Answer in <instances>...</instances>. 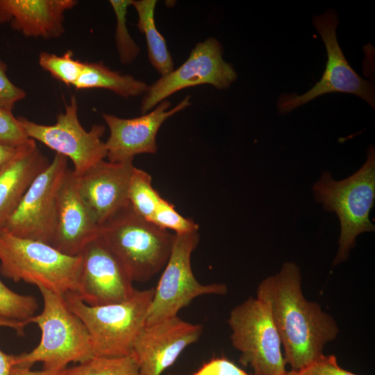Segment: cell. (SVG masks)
<instances>
[{
	"label": "cell",
	"instance_id": "6da1fadb",
	"mask_svg": "<svg viewBox=\"0 0 375 375\" xmlns=\"http://www.w3.org/2000/svg\"><path fill=\"white\" fill-rule=\"evenodd\" d=\"M256 293L269 308L292 370L301 371L317 360L325 344L337 338L339 328L333 317L304 297L296 263L285 262L259 284Z\"/></svg>",
	"mask_w": 375,
	"mask_h": 375
},
{
	"label": "cell",
	"instance_id": "7a4b0ae2",
	"mask_svg": "<svg viewBox=\"0 0 375 375\" xmlns=\"http://www.w3.org/2000/svg\"><path fill=\"white\" fill-rule=\"evenodd\" d=\"M315 201L323 209L335 212L340 221L338 250L333 267L347 260L361 233L374 232L369 212L375 199V149L369 145L362 167L348 178L335 180L330 172L322 171L312 186Z\"/></svg>",
	"mask_w": 375,
	"mask_h": 375
},
{
	"label": "cell",
	"instance_id": "3957f363",
	"mask_svg": "<svg viewBox=\"0 0 375 375\" xmlns=\"http://www.w3.org/2000/svg\"><path fill=\"white\" fill-rule=\"evenodd\" d=\"M38 288L43 298V310L27 322L40 328V342L31 351L15 355V366L31 368L41 362L43 369L60 372L70 362H82L93 357L88 331L69 309L64 296L42 286Z\"/></svg>",
	"mask_w": 375,
	"mask_h": 375
},
{
	"label": "cell",
	"instance_id": "277c9868",
	"mask_svg": "<svg viewBox=\"0 0 375 375\" xmlns=\"http://www.w3.org/2000/svg\"><path fill=\"white\" fill-rule=\"evenodd\" d=\"M99 237L117 257L133 281L145 283L162 269L174 235L128 206L100 226Z\"/></svg>",
	"mask_w": 375,
	"mask_h": 375
},
{
	"label": "cell",
	"instance_id": "5b68a950",
	"mask_svg": "<svg viewBox=\"0 0 375 375\" xmlns=\"http://www.w3.org/2000/svg\"><path fill=\"white\" fill-rule=\"evenodd\" d=\"M81 256L64 254L50 244L0 230V273L15 282L23 281L64 296L76 293Z\"/></svg>",
	"mask_w": 375,
	"mask_h": 375
},
{
	"label": "cell",
	"instance_id": "8992f818",
	"mask_svg": "<svg viewBox=\"0 0 375 375\" xmlns=\"http://www.w3.org/2000/svg\"><path fill=\"white\" fill-rule=\"evenodd\" d=\"M154 288L135 290L122 302L90 306L74 292L64 298L69 309L85 324L91 341L93 356L118 357L133 353V345L145 324Z\"/></svg>",
	"mask_w": 375,
	"mask_h": 375
},
{
	"label": "cell",
	"instance_id": "52a82bcc",
	"mask_svg": "<svg viewBox=\"0 0 375 375\" xmlns=\"http://www.w3.org/2000/svg\"><path fill=\"white\" fill-rule=\"evenodd\" d=\"M233 346L240 352L239 362L253 375H283L285 362L281 339L267 305L250 297L233 308L228 320Z\"/></svg>",
	"mask_w": 375,
	"mask_h": 375
},
{
	"label": "cell",
	"instance_id": "ba28073f",
	"mask_svg": "<svg viewBox=\"0 0 375 375\" xmlns=\"http://www.w3.org/2000/svg\"><path fill=\"white\" fill-rule=\"evenodd\" d=\"M199 241L198 231L174 235L172 250L158 285L154 288L144 325L177 316L181 308L188 306L197 297L227 294L226 284L203 285L194 276L191 268V256Z\"/></svg>",
	"mask_w": 375,
	"mask_h": 375
},
{
	"label": "cell",
	"instance_id": "9c48e42d",
	"mask_svg": "<svg viewBox=\"0 0 375 375\" xmlns=\"http://www.w3.org/2000/svg\"><path fill=\"white\" fill-rule=\"evenodd\" d=\"M312 25L319 33L326 49L327 62L322 78L302 94H283L277 101L279 114L285 115L314 99L331 92L356 95L375 108L374 83L360 76L346 60L339 45L336 30L339 23L337 12L330 9L315 16Z\"/></svg>",
	"mask_w": 375,
	"mask_h": 375
},
{
	"label": "cell",
	"instance_id": "30bf717a",
	"mask_svg": "<svg viewBox=\"0 0 375 375\" xmlns=\"http://www.w3.org/2000/svg\"><path fill=\"white\" fill-rule=\"evenodd\" d=\"M17 119L29 138L69 158L76 176L106 158V144L101 139L106 131L105 126L94 124L90 131L85 130L78 118L75 96L65 105V111L57 115L54 124H40L24 117Z\"/></svg>",
	"mask_w": 375,
	"mask_h": 375
},
{
	"label": "cell",
	"instance_id": "8fae6325",
	"mask_svg": "<svg viewBox=\"0 0 375 375\" xmlns=\"http://www.w3.org/2000/svg\"><path fill=\"white\" fill-rule=\"evenodd\" d=\"M68 158L56 153L33 181L2 228L22 238L50 244L53 235L59 193L69 169Z\"/></svg>",
	"mask_w": 375,
	"mask_h": 375
},
{
	"label": "cell",
	"instance_id": "7c38bea8",
	"mask_svg": "<svg viewBox=\"0 0 375 375\" xmlns=\"http://www.w3.org/2000/svg\"><path fill=\"white\" fill-rule=\"evenodd\" d=\"M222 56L223 47L215 38L197 43L178 68L149 85L141 101V113L146 114L160 102L184 88L202 84H209L219 90L228 88L237 79L238 74Z\"/></svg>",
	"mask_w": 375,
	"mask_h": 375
},
{
	"label": "cell",
	"instance_id": "4fadbf2b",
	"mask_svg": "<svg viewBox=\"0 0 375 375\" xmlns=\"http://www.w3.org/2000/svg\"><path fill=\"white\" fill-rule=\"evenodd\" d=\"M78 297L87 305L101 306L122 302L135 290L117 257L99 237L80 254Z\"/></svg>",
	"mask_w": 375,
	"mask_h": 375
},
{
	"label": "cell",
	"instance_id": "5bb4252c",
	"mask_svg": "<svg viewBox=\"0 0 375 375\" xmlns=\"http://www.w3.org/2000/svg\"><path fill=\"white\" fill-rule=\"evenodd\" d=\"M190 96H186L176 106L169 110V101L160 102L149 113L132 119H124L102 113L110 135L105 142L108 161L133 160L135 155L156 153V135L162 123L169 117L190 105Z\"/></svg>",
	"mask_w": 375,
	"mask_h": 375
},
{
	"label": "cell",
	"instance_id": "9a60e30c",
	"mask_svg": "<svg viewBox=\"0 0 375 375\" xmlns=\"http://www.w3.org/2000/svg\"><path fill=\"white\" fill-rule=\"evenodd\" d=\"M202 331V325L178 316L144 325L133 345L140 375H160L188 346L199 340Z\"/></svg>",
	"mask_w": 375,
	"mask_h": 375
},
{
	"label": "cell",
	"instance_id": "2e32d148",
	"mask_svg": "<svg viewBox=\"0 0 375 375\" xmlns=\"http://www.w3.org/2000/svg\"><path fill=\"white\" fill-rule=\"evenodd\" d=\"M134 167L133 160H103L76 176L79 194L99 226L129 205L128 191Z\"/></svg>",
	"mask_w": 375,
	"mask_h": 375
},
{
	"label": "cell",
	"instance_id": "e0dca14e",
	"mask_svg": "<svg viewBox=\"0 0 375 375\" xmlns=\"http://www.w3.org/2000/svg\"><path fill=\"white\" fill-rule=\"evenodd\" d=\"M99 233L100 226L79 194L76 176L69 169L59 193L56 225L49 244L64 254L76 256Z\"/></svg>",
	"mask_w": 375,
	"mask_h": 375
},
{
	"label": "cell",
	"instance_id": "ac0fdd59",
	"mask_svg": "<svg viewBox=\"0 0 375 375\" xmlns=\"http://www.w3.org/2000/svg\"><path fill=\"white\" fill-rule=\"evenodd\" d=\"M78 3L75 0H0V23L26 37L57 38L65 32L66 11Z\"/></svg>",
	"mask_w": 375,
	"mask_h": 375
},
{
	"label": "cell",
	"instance_id": "d6986e66",
	"mask_svg": "<svg viewBox=\"0 0 375 375\" xmlns=\"http://www.w3.org/2000/svg\"><path fill=\"white\" fill-rule=\"evenodd\" d=\"M35 141L18 147L0 171V230L15 212L35 178L49 165Z\"/></svg>",
	"mask_w": 375,
	"mask_h": 375
},
{
	"label": "cell",
	"instance_id": "ffe728a7",
	"mask_svg": "<svg viewBox=\"0 0 375 375\" xmlns=\"http://www.w3.org/2000/svg\"><path fill=\"white\" fill-rule=\"evenodd\" d=\"M74 87L77 90L106 89L122 97L129 98L144 94L149 85L130 74L113 71L101 62H86Z\"/></svg>",
	"mask_w": 375,
	"mask_h": 375
},
{
	"label": "cell",
	"instance_id": "44dd1931",
	"mask_svg": "<svg viewBox=\"0 0 375 375\" xmlns=\"http://www.w3.org/2000/svg\"><path fill=\"white\" fill-rule=\"evenodd\" d=\"M156 3V0H132L131 6L135 8L138 15L137 26L145 35L149 60L162 76L172 72L174 65L166 41L155 24Z\"/></svg>",
	"mask_w": 375,
	"mask_h": 375
},
{
	"label": "cell",
	"instance_id": "7402d4cb",
	"mask_svg": "<svg viewBox=\"0 0 375 375\" xmlns=\"http://www.w3.org/2000/svg\"><path fill=\"white\" fill-rule=\"evenodd\" d=\"M60 375H140L138 359L133 353L118 357L93 356L67 367Z\"/></svg>",
	"mask_w": 375,
	"mask_h": 375
},
{
	"label": "cell",
	"instance_id": "603a6c76",
	"mask_svg": "<svg viewBox=\"0 0 375 375\" xmlns=\"http://www.w3.org/2000/svg\"><path fill=\"white\" fill-rule=\"evenodd\" d=\"M151 177L145 171L133 169L128 191L129 203L142 217L151 221L162 197L153 188Z\"/></svg>",
	"mask_w": 375,
	"mask_h": 375
},
{
	"label": "cell",
	"instance_id": "cb8c5ba5",
	"mask_svg": "<svg viewBox=\"0 0 375 375\" xmlns=\"http://www.w3.org/2000/svg\"><path fill=\"white\" fill-rule=\"evenodd\" d=\"M110 3L116 17L115 40L119 58L123 65L132 63L140 53V49L131 37L126 26V14L132 0H110Z\"/></svg>",
	"mask_w": 375,
	"mask_h": 375
},
{
	"label": "cell",
	"instance_id": "d4e9b609",
	"mask_svg": "<svg viewBox=\"0 0 375 375\" xmlns=\"http://www.w3.org/2000/svg\"><path fill=\"white\" fill-rule=\"evenodd\" d=\"M40 66L52 76L67 85H74L83 69L84 62L74 58L73 52L68 50L62 56L41 52Z\"/></svg>",
	"mask_w": 375,
	"mask_h": 375
},
{
	"label": "cell",
	"instance_id": "484cf974",
	"mask_svg": "<svg viewBox=\"0 0 375 375\" xmlns=\"http://www.w3.org/2000/svg\"><path fill=\"white\" fill-rule=\"evenodd\" d=\"M38 308V303L35 297L15 292L0 280V317L27 322Z\"/></svg>",
	"mask_w": 375,
	"mask_h": 375
},
{
	"label": "cell",
	"instance_id": "4316f807",
	"mask_svg": "<svg viewBox=\"0 0 375 375\" xmlns=\"http://www.w3.org/2000/svg\"><path fill=\"white\" fill-rule=\"evenodd\" d=\"M151 222L165 228L171 229L176 233L198 231L199 226L194 221L181 215L173 205L164 199L160 201Z\"/></svg>",
	"mask_w": 375,
	"mask_h": 375
},
{
	"label": "cell",
	"instance_id": "83f0119b",
	"mask_svg": "<svg viewBox=\"0 0 375 375\" xmlns=\"http://www.w3.org/2000/svg\"><path fill=\"white\" fill-rule=\"evenodd\" d=\"M29 138L12 110L0 106V144L18 148L29 143Z\"/></svg>",
	"mask_w": 375,
	"mask_h": 375
},
{
	"label": "cell",
	"instance_id": "f1b7e54d",
	"mask_svg": "<svg viewBox=\"0 0 375 375\" xmlns=\"http://www.w3.org/2000/svg\"><path fill=\"white\" fill-rule=\"evenodd\" d=\"M168 375H251L225 357H214L191 374Z\"/></svg>",
	"mask_w": 375,
	"mask_h": 375
},
{
	"label": "cell",
	"instance_id": "f546056e",
	"mask_svg": "<svg viewBox=\"0 0 375 375\" xmlns=\"http://www.w3.org/2000/svg\"><path fill=\"white\" fill-rule=\"evenodd\" d=\"M7 65L0 58V106L12 110L15 104L26 97V92L13 84L7 74Z\"/></svg>",
	"mask_w": 375,
	"mask_h": 375
},
{
	"label": "cell",
	"instance_id": "4dcf8cb0",
	"mask_svg": "<svg viewBox=\"0 0 375 375\" xmlns=\"http://www.w3.org/2000/svg\"><path fill=\"white\" fill-rule=\"evenodd\" d=\"M299 372L303 375H358L341 368L333 355H322Z\"/></svg>",
	"mask_w": 375,
	"mask_h": 375
},
{
	"label": "cell",
	"instance_id": "1f68e13d",
	"mask_svg": "<svg viewBox=\"0 0 375 375\" xmlns=\"http://www.w3.org/2000/svg\"><path fill=\"white\" fill-rule=\"evenodd\" d=\"M28 324L27 322H21L0 317V326L14 329L18 335H24V328ZM15 355L5 353L0 349V375H10L11 369L15 366Z\"/></svg>",
	"mask_w": 375,
	"mask_h": 375
},
{
	"label": "cell",
	"instance_id": "d6a6232c",
	"mask_svg": "<svg viewBox=\"0 0 375 375\" xmlns=\"http://www.w3.org/2000/svg\"><path fill=\"white\" fill-rule=\"evenodd\" d=\"M10 375H60V372H56L45 369L41 371H33L30 367L14 366L10 370Z\"/></svg>",
	"mask_w": 375,
	"mask_h": 375
},
{
	"label": "cell",
	"instance_id": "836d02e7",
	"mask_svg": "<svg viewBox=\"0 0 375 375\" xmlns=\"http://www.w3.org/2000/svg\"><path fill=\"white\" fill-rule=\"evenodd\" d=\"M17 148L6 147L0 144V171L14 156Z\"/></svg>",
	"mask_w": 375,
	"mask_h": 375
},
{
	"label": "cell",
	"instance_id": "e575fe53",
	"mask_svg": "<svg viewBox=\"0 0 375 375\" xmlns=\"http://www.w3.org/2000/svg\"><path fill=\"white\" fill-rule=\"evenodd\" d=\"M283 375H303V374L299 373L297 371L291 370V371H289V372L286 371V372Z\"/></svg>",
	"mask_w": 375,
	"mask_h": 375
}]
</instances>
